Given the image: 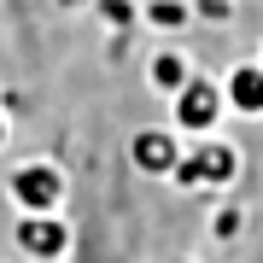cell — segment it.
Here are the masks:
<instances>
[{"mask_svg": "<svg viewBox=\"0 0 263 263\" xmlns=\"http://www.w3.org/2000/svg\"><path fill=\"white\" fill-rule=\"evenodd\" d=\"M216 111H222V88H211L205 76H193L176 94V129H187V135H205L216 123Z\"/></svg>", "mask_w": 263, "mask_h": 263, "instance_id": "cell-2", "label": "cell"}, {"mask_svg": "<svg viewBox=\"0 0 263 263\" xmlns=\"http://www.w3.org/2000/svg\"><path fill=\"white\" fill-rule=\"evenodd\" d=\"M193 82V65L181 53H158L152 59V88H164V94H181V88Z\"/></svg>", "mask_w": 263, "mask_h": 263, "instance_id": "cell-5", "label": "cell"}, {"mask_svg": "<svg viewBox=\"0 0 263 263\" xmlns=\"http://www.w3.org/2000/svg\"><path fill=\"white\" fill-rule=\"evenodd\" d=\"M18 193L29 199V205H53V199H59V176H53V170H24Z\"/></svg>", "mask_w": 263, "mask_h": 263, "instance_id": "cell-6", "label": "cell"}, {"mask_svg": "<svg viewBox=\"0 0 263 263\" xmlns=\"http://www.w3.org/2000/svg\"><path fill=\"white\" fill-rule=\"evenodd\" d=\"M240 234V205H222L216 211V240H234Z\"/></svg>", "mask_w": 263, "mask_h": 263, "instance_id": "cell-9", "label": "cell"}, {"mask_svg": "<svg viewBox=\"0 0 263 263\" xmlns=\"http://www.w3.org/2000/svg\"><path fill=\"white\" fill-rule=\"evenodd\" d=\"M257 65H263V59H257Z\"/></svg>", "mask_w": 263, "mask_h": 263, "instance_id": "cell-12", "label": "cell"}, {"mask_svg": "<svg viewBox=\"0 0 263 263\" xmlns=\"http://www.w3.org/2000/svg\"><path fill=\"white\" fill-rule=\"evenodd\" d=\"M234 170H240V152L234 146H228V141H205L199 152H187V158L170 170V176H176L181 187H199V181H216V187H222V181H234Z\"/></svg>", "mask_w": 263, "mask_h": 263, "instance_id": "cell-1", "label": "cell"}, {"mask_svg": "<svg viewBox=\"0 0 263 263\" xmlns=\"http://www.w3.org/2000/svg\"><path fill=\"white\" fill-rule=\"evenodd\" d=\"M187 18H193V12L181 6V0H152V6H146V24L152 29H181Z\"/></svg>", "mask_w": 263, "mask_h": 263, "instance_id": "cell-7", "label": "cell"}, {"mask_svg": "<svg viewBox=\"0 0 263 263\" xmlns=\"http://www.w3.org/2000/svg\"><path fill=\"white\" fill-rule=\"evenodd\" d=\"M222 100L246 117H263V65H234L222 82Z\"/></svg>", "mask_w": 263, "mask_h": 263, "instance_id": "cell-4", "label": "cell"}, {"mask_svg": "<svg viewBox=\"0 0 263 263\" xmlns=\"http://www.w3.org/2000/svg\"><path fill=\"white\" fill-rule=\"evenodd\" d=\"M24 240L35 246V252H59V246H65V228H53V222H29Z\"/></svg>", "mask_w": 263, "mask_h": 263, "instance_id": "cell-8", "label": "cell"}, {"mask_svg": "<svg viewBox=\"0 0 263 263\" xmlns=\"http://www.w3.org/2000/svg\"><path fill=\"white\" fill-rule=\"evenodd\" d=\"M135 170H146V176H170V170L181 164V152H176V135H164V129H146V135H135Z\"/></svg>", "mask_w": 263, "mask_h": 263, "instance_id": "cell-3", "label": "cell"}, {"mask_svg": "<svg viewBox=\"0 0 263 263\" xmlns=\"http://www.w3.org/2000/svg\"><path fill=\"white\" fill-rule=\"evenodd\" d=\"M199 12L205 18H228V0H199Z\"/></svg>", "mask_w": 263, "mask_h": 263, "instance_id": "cell-11", "label": "cell"}, {"mask_svg": "<svg viewBox=\"0 0 263 263\" xmlns=\"http://www.w3.org/2000/svg\"><path fill=\"white\" fill-rule=\"evenodd\" d=\"M100 12H105L111 24H129V18H135V6H129V0H100Z\"/></svg>", "mask_w": 263, "mask_h": 263, "instance_id": "cell-10", "label": "cell"}]
</instances>
